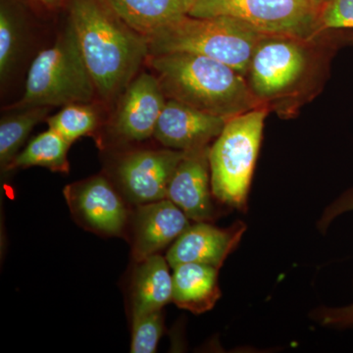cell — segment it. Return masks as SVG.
<instances>
[{"label": "cell", "instance_id": "obj_1", "mask_svg": "<svg viewBox=\"0 0 353 353\" xmlns=\"http://www.w3.org/2000/svg\"><path fill=\"white\" fill-rule=\"evenodd\" d=\"M70 21L97 94L109 101L125 92L150 57L145 37L121 19L106 0H73Z\"/></svg>", "mask_w": 353, "mask_h": 353}, {"label": "cell", "instance_id": "obj_2", "mask_svg": "<svg viewBox=\"0 0 353 353\" xmlns=\"http://www.w3.org/2000/svg\"><path fill=\"white\" fill-rule=\"evenodd\" d=\"M146 63L157 72L167 99L203 112L231 119L261 106L245 76L212 58L168 53L150 55Z\"/></svg>", "mask_w": 353, "mask_h": 353}, {"label": "cell", "instance_id": "obj_3", "mask_svg": "<svg viewBox=\"0 0 353 353\" xmlns=\"http://www.w3.org/2000/svg\"><path fill=\"white\" fill-rule=\"evenodd\" d=\"M243 21L228 16L185 15L146 36L150 55L190 53L212 58L245 76L262 37Z\"/></svg>", "mask_w": 353, "mask_h": 353}, {"label": "cell", "instance_id": "obj_4", "mask_svg": "<svg viewBox=\"0 0 353 353\" xmlns=\"http://www.w3.org/2000/svg\"><path fill=\"white\" fill-rule=\"evenodd\" d=\"M95 94L94 79L85 63L75 27L69 21L55 43L34 58L28 72L25 94L13 108L88 103Z\"/></svg>", "mask_w": 353, "mask_h": 353}, {"label": "cell", "instance_id": "obj_5", "mask_svg": "<svg viewBox=\"0 0 353 353\" xmlns=\"http://www.w3.org/2000/svg\"><path fill=\"white\" fill-rule=\"evenodd\" d=\"M266 115V109L260 106L228 120L209 150L213 196L230 208H248Z\"/></svg>", "mask_w": 353, "mask_h": 353}, {"label": "cell", "instance_id": "obj_6", "mask_svg": "<svg viewBox=\"0 0 353 353\" xmlns=\"http://www.w3.org/2000/svg\"><path fill=\"white\" fill-rule=\"evenodd\" d=\"M317 7L313 0H196L189 15L228 16L266 36L306 39L318 26Z\"/></svg>", "mask_w": 353, "mask_h": 353}, {"label": "cell", "instance_id": "obj_7", "mask_svg": "<svg viewBox=\"0 0 353 353\" xmlns=\"http://www.w3.org/2000/svg\"><path fill=\"white\" fill-rule=\"evenodd\" d=\"M294 39L263 36L255 46L248 73L253 94L262 101L282 94L303 76L305 51Z\"/></svg>", "mask_w": 353, "mask_h": 353}, {"label": "cell", "instance_id": "obj_8", "mask_svg": "<svg viewBox=\"0 0 353 353\" xmlns=\"http://www.w3.org/2000/svg\"><path fill=\"white\" fill-rule=\"evenodd\" d=\"M64 196L73 214L88 229L108 236L122 234L127 222L126 206L103 176L67 185Z\"/></svg>", "mask_w": 353, "mask_h": 353}, {"label": "cell", "instance_id": "obj_9", "mask_svg": "<svg viewBox=\"0 0 353 353\" xmlns=\"http://www.w3.org/2000/svg\"><path fill=\"white\" fill-rule=\"evenodd\" d=\"M183 155L182 150H141L125 157L118 175L130 201L139 205L167 199L169 183Z\"/></svg>", "mask_w": 353, "mask_h": 353}, {"label": "cell", "instance_id": "obj_10", "mask_svg": "<svg viewBox=\"0 0 353 353\" xmlns=\"http://www.w3.org/2000/svg\"><path fill=\"white\" fill-rule=\"evenodd\" d=\"M228 118L203 112L183 102L168 99L153 136L171 150H187L208 146L224 130Z\"/></svg>", "mask_w": 353, "mask_h": 353}, {"label": "cell", "instance_id": "obj_11", "mask_svg": "<svg viewBox=\"0 0 353 353\" xmlns=\"http://www.w3.org/2000/svg\"><path fill=\"white\" fill-rule=\"evenodd\" d=\"M209 150L205 146L185 152L167 190V199L194 222H208L215 216Z\"/></svg>", "mask_w": 353, "mask_h": 353}, {"label": "cell", "instance_id": "obj_12", "mask_svg": "<svg viewBox=\"0 0 353 353\" xmlns=\"http://www.w3.org/2000/svg\"><path fill=\"white\" fill-rule=\"evenodd\" d=\"M246 226L238 222L228 229H219L208 222H196L171 245L166 255L172 268L183 263H201L220 268L238 246Z\"/></svg>", "mask_w": 353, "mask_h": 353}, {"label": "cell", "instance_id": "obj_13", "mask_svg": "<svg viewBox=\"0 0 353 353\" xmlns=\"http://www.w3.org/2000/svg\"><path fill=\"white\" fill-rule=\"evenodd\" d=\"M166 99L157 77L141 74L126 88L121 101L116 131L128 141H141L154 134Z\"/></svg>", "mask_w": 353, "mask_h": 353}, {"label": "cell", "instance_id": "obj_14", "mask_svg": "<svg viewBox=\"0 0 353 353\" xmlns=\"http://www.w3.org/2000/svg\"><path fill=\"white\" fill-rule=\"evenodd\" d=\"M190 220L168 199L139 204L134 218V259L139 263L174 243L190 226Z\"/></svg>", "mask_w": 353, "mask_h": 353}, {"label": "cell", "instance_id": "obj_15", "mask_svg": "<svg viewBox=\"0 0 353 353\" xmlns=\"http://www.w3.org/2000/svg\"><path fill=\"white\" fill-rule=\"evenodd\" d=\"M218 271L211 265L183 263L174 268L172 301L180 308L201 314L220 299Z\"/></svg>", "mask_w": 353, "mask_h": 353}, {"label": "cell", "instance_id": "obj_16", "mask_svg": "<svg viewBox=\"0 0 353 353\" xmlns=\"http://www.w3.org/2000/svg\"><path fill=\"white\" fill-rule=\"evenodd\" d=\"M172 297L173 275L167 259L157 253L139 262L132 282V318L161 310Z\"/></svg>", "mask_w": 353, "mask_h": 353}, {"label": "cell", "instance_id": "obj_17", "mask_svg": "<svg viewBox=\"0 0 353 353\" xmlns=\"http://www.w3.org/2000/svg\"><path fill=\"white\" fill-rule=\"evenodd\" d=\"M114 12L143 36L189 15L196 0H106Z\"/></svg>", "mask_w": 353, "mask_h": 353}, {"label": "cell", "instance_id": "obj_18", "mask_svg": "<svg viewBox=\"0 0 353 353\" xmlns=\"http://www.w3.org/2000/svg\"><path fill=\"white\" fill-rule=\"evenodd\" d=\"M70 143L53 130L41 132L22 152L18 153L6 170L27 167H46L53 172L68 173Z\"/></svg>", "mask_w": 353, "mask_h": 353}, {"label": "cell", "instance_id": "obj_19", "mask_svg": "<svg viewBox=\"0 0 353 353\" xmlns=\"http://www.w3.org/2000/svg\"><path fill=\"white\" fill-rule=\"evenodd\" d=\"M25 109L23 112L2 120L0 124V164L6 170L17 157L30 132L50 111L48 106Z\"/></svg>", "mask_w": 353, "mask_h": 353}, {"label": "cell", "instance_id": "obj_20", "mask_svg": "<svg viewBox=\"0 0 353 353\" xmlns=\"http://www.w3.org/2000/svg\"><path fill=\"white\" fill-rule=\"evenodd\" d=\"M85 104H69L48 120L50 129L59 134L70 145L97 128V113Z\"/></svg>", "mask_w": 353, "mask_h": 353}, {"label": "cell", "instance_id": "obj_21", "mask_svg": "<svg viewBox=\"0 0 353 353\" xmlns=\"http://www.w3.org/2000/svg\"><path fill=\"white\" fill-rule=\"evenodd\" d=\"M163 333L161 310L132 318V353H152Z\"/></svg>", "mask_w": 353, "mask_h": 353}, {"label": "cell", "instance_id": "obj_22", "mask_svg": "<svg viewBox=\"0 0 353 353\" xmlns=\"http://www.w3.org/2000/svg\"><path fill=\"white\" fill-rule=\"evenodd\" d=\"M19 31L15 18L6 7L0 10V76L3 81L17 57Z\"/></svg>", "mask_w": 353, "mask_h": 353}, {"label": "cell", "instance_id": "obj_23", "mask_svg": "<svg viewBox=\"0 0 353 353\" xmlns=\"http://www.w3.org/2000/svg\"><path fill=\"white\" fill-rule=\"evenodd\" d=\"M320 23L326 29H353V0H330Z\"/></svg>", "mask_w": 353, "mask_h": 353}, {"label": "cell", "instance_id": "obj_24", "mask_svg": "<svg viewBox=\"0 0 353 353\" xmlns=\"http://www.w3.org/2000/svg\"><path fill=\"white\" fill-rule=\"evenodd\" d=\"M313 319L322 326L348 328L353 327V303L341 308H322L313 311Z\"/></svg>", "mask_w": 353, "mask_h": 353}, {"label": "cell", "instance_id": "obj_25", "mask_svg": "<svg viewBox=\"0 0 353 353\" xmlns=\"http://www.w3.org/2000/svg\"><path fill=\"white\" fill-rule=\"evenodd\" d=\"M353 210V190L343 194L341 199L334 201L333 204L323 215L322 220L320 221V226L327 227L334 219L336 216L341 215V213L347 212V211Z\"/></svg>", "mask_w": 353, "mask_h": 353}, {"label": "cell", "instance_id": "obj_26", "mask_svg": "<svg viewBox=\"0 0 353 353\" xmlns=\"http://www.w3.org/2000/svg\"><path fill=\"white\" fill-rule=\"evenodd\" d=\"M41 3L46 4V6H55L59 2V0H39Z\"/></svg>", "mask_w": 353, "mask_h": 353}, {"label": "cell", "instance_id": "obj_27", "mask_svg": "<svg viewBox=\"0 0 353 353\" xmlns=\"http://www.w3.org/2000/svg\"><path fill=\"white\" fill-rule=\"evenodd\" d=\"M315 2L316 6H325V4L328 3L330 0H313Z\"/></svg>", "mask_w": 353, "mask_h": 353}]
</instances>
